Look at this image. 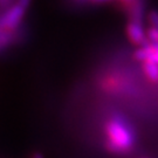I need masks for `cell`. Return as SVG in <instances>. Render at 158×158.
<instances>
[{
    "mask_svg": "<svg viewBox=\"0 0 158 158\" xmlns=\"http://www.w3.org/2000/svg\"><path fill=\"white\" fill-rule=\"evenodd\" d=\"M106 148L111 153L125 155L135 147V134L121 116H114L109 119L106 125Z\"/></svg>",
    "mask_w": 158,
    "mask_h": 158,
    "instance_id": "1",
    "label": "cell"
},
{
    "mask_svg": "<svg viewBox=\"0 0 158 158\" xmlns=\"http://www.w3.org/2000/svg\"><path fill=\"white\" fill-rule=\"evenodd\" d=\"M31 2H32V0H17V4H19V5L21 6V7H23L25 10L28 8L29 5H31Z\"/></svg>",
    "mask_w": 158,
    "mask_h": 158,
    "instance_id": "9",
    "label": "cell"
},
{
    "mask_svg": "<svg viewBox=\"0 0 158 158\" xmlns=\"http://www.w3.org/2000/svg\"><path fill=\"white\" fill-rule=\"evenodd\" d=\"M127 36L130 40V42H132L136 46H145L149 44L148 41V36L145 31L143 28L142 23H129L127 25Z\"/></svg>",
    "mask_w": 158,
    "mask_h": 158,
    "instance_id": "3",
    "label": "cell"
},
{
    "mask_svg": "<svg viewBox=\"0 0 158 158\" xmlns=\"http://www.w3.org/2000/svg\"><path fill=\"white\" fill-rule=\"evenodd\" d=\"M26 11L27 10L19 4H12L0 14V28L8 32H15L23 23Z\"/></svg>",
    "mask_w": 158,
    "mask_h": 158,
    "instance_id": "2",
    "label": "cell"
},
{
    "mask_svg": "<svg viewBox=\"0 0 158 158\" xmlns=\"http://www.w3.org/2000/svg\"><path fill=\"white\" fill-rule=\"evenodd\" d=\"M109 1H114V0H97V2H109Z\"/></svg>",
    "mask_w": 158,
    "mask_h": 158,
    "instance_id": "12",
    "label": "cell"
},
{
    "mask_svg": "<svg viewBox=\"0 0 158 158\" xmlns=\"http://www.w3.org/2000/svg\"><path fill=\"white\" fill-rule=\"evenodd\" d=\"M91 1H94V2H97V0H91Z\"/></svg>",
    "mask_w": 158,
    "mask_h": 158,
    "instance_id": "13",
    "label": "cell"
},
{
    "mask_svg": "<svg viewBox=\"0 0 158 158\" xmlns=\"http://www.w3.org/2000/svg\"><path fill=\"white\" fill-rule=\"evenodd\" d=\"M143 72L151 82H158V64L153 61L143 62Z\"/></svg>",
    "mask_w": 158,
    "mask_h": 158,
    "instance_id": "5",
    "label": "cell"
},
{
    "mask_svg": "<svg viewBox=\"0 0 158 158\" xmlns=\"http://www.w3.org/2000/svg\"><path fill=\"white\" fill-rule=\"evenodd\" d=\"M12 4L10 0H0V6H6V8L7 7H10Z\"/></svg>",
    "mask_w": 158,
    "mask_h": 158,
    "instance_id": "10",
    "label": "cell"
},
{
    "mask_svg": "<svg viewBox=\"0 0 158 158\" xmlns=\"http://www.w3.org/2000/svg\"><path fill=\"white\" fill-rule=\"evenodd\" d=\"M135 59L138 61H153L158 64V44H148L139 47L134 54Z\"/></svg>",
    "mask_w": 158,
    "mask_h": 158,
    "instance_id": "4",
    "label": "cell"
},
{
    "mask_svg": "<svg viewBox=\"0 0 158 158\" xmlns=\"http://www.w3.org/2000/svg\"><path fill=\"white\" fill-rule=\"evenodd\" d=\"M148 20L150 23V27L158 28V11H151L148 14Z\"/></svg>",
    "mask_w": 158,
    "mask_h": 158,
    "instance_id": "8",
    "label": "cell"
},
{
    "mask_svg": "<svg viewBox=\"0 0 158 158\" xmlns=\"http://www.w3.org/2000/svg\"><path fill=\"white\" fill-rule=\"evenodd\" d=\"M147 36L150 44H158V28L150 27L147 31Z\"/></svg>",
    "mask_w": 158,
    "mask_h": 158,
    "instance_id": "7",
    "label": "cell"
},
{
    "mask_svg": "<svg viewBox=\"0 0 158 158\" xmlns=\"http://www.w3.org/2000/svg\"><path fill=\"white\" fill-rule=\"evenodd\" d=\"M15 39V32H8L0 28V51L5 49Z\"/></svg>",
    "mask_w": 158,
    "mask_h": 158,
    "instance_id": "6",
    "label": "cell"
},
{
    "mask_svg": "<svg viewBox=\"0 0 158 158\" xmlns=\"http://www.w3.org/2000/svg\"><path fill=\"white\" fill-rule=\"evenodd\" d=\"M31 158H45V157H44V155L41 152H34Z\"/></svg>",
    "mask_w": 158,
    "mask_h": 158,
    "instance_id": "11",
    "label": "cell"
}]
</instances>
